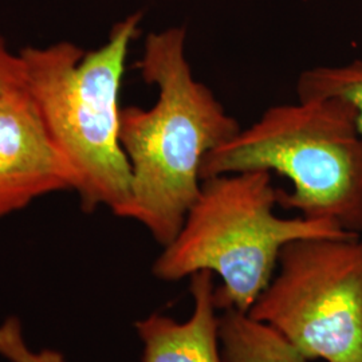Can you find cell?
I'll list each match as a JSON object with an SVG mask.
<instances>
[{"label": "cell", "mask_w": 362, "mask_h": 362, "mask_svg": "<svg viewBox=\"0 0 362 362\" xmlns=\"http://www.w3.org/2000/svg\"><path fill=\"white\" fill-rule=\"evenodd\" d=\"M185 42V27L146 37L136 66L157 88V101L151 109L121 110L119 139L132 184L119 218L143 224L163 247L176 238L199 197L204 157L242 129L214 91L194 77Z\"/></svg>", "instance_id": "cell-1"}, {"label": "cell", "mask_w": 362, "mask_h": 362, "mask_svg": "<svg viewBox=\"0 0 362 362\" xmlns=\"http://www.w3.org/2000/svg\"><path fill=\"white\" fill-rule=\"evenodd\" d=\"M141 19L137 13L117 23L107 42L90 52L71 42L19 52L23 86L73 172V191L85 212L107 207L119 218L129 203L132 173L119 139V94Z\"/></svg>", "instance_id": "cell-2"}, {"label": "cell", "mask_w": 362, "mask_h": 362, "mask_svg": "<svg viewBox=\"0 0 362 362\" xmlns=\"http://www.w3.org/2000/svg\"><path fill=\"white\" fill-rule=\"evenodd\" d=\"M247 170L291 181V192L278 189V206L362 233V136L348 101L318 97L272 106L211 151L200 175L204 180Z\"/></svg>", "instance_id": "cell-3"}, {"label": "cell", "mask_w": 362, "mask_h": 362, "mask_svg": "<svg viewBox=\"0 0 362 362\" xmlns=\"http://www.w3.org/2000/svg\"><path fill=\"white\" fill-rule=\"evenodd\" d=\"M278 188L267 170L219 175L202 182L176 238L156 259L152 272L167 282L194 272L218 274L214 293L218 310L248 313L270 285L282 248L303 238H348L327 220L279 218Z\"/></svg>", "instance_id": "cell-4"}, {"label": "cell", "mask_w": 362, "mask_h": 362, "mask_svg": "<svg viewBox=\"0 0 362 362\" xmlns=\"http://www.w3.org/2000/svg\"><path fill=\"white\" fill-rule=\"evenodd\" d=\"M279 272L248 315L308 360L362 362V240L303 238L287 243Z\"/></svg>", "instance_id": "cell-5"}, {"label": "cell", "mask_w": 362, "mask_h": 362, "mask_svg": "<svg viewBox=\"0 0 362 362\" xmlns=\"http://www.w3.org/2000/svg\"><path fill=\"white\" fill-rule=\"evenodd\" d=\"M73 187V172L25 86L0 97V218Z\"/></svg>", "instance_id": "cell-6"}, {"label": "cell", "mask_w": 362, "mask_h": 362, "mask_svg": "<svg viewBox=\"0 0 362 362\" xmlns=\"http://www.w3.org/2000/svg\"><path fill=\"white\" fill-rule=\"evenodd\" d=\"M191 278L194 310L185 322L152 314L136 322L143 342V362H224L219 348V318L214 299V272Z\"/></svg>", "instance_id": "cell-7"}, {"label": "cell", "mask_w": 362, "mask_h": 362, "mask_svg": "<svg viewBox=\"0 0 362 362\" xmlns=\"http://www.w3.org/2000/svg\"><path fill=\"white\" fill-rule=\"evenodd\" d=\"M219 338L224 362H308L269 325L235 309L220 315Z\"/></svg>", "instance_id": "cell-8"}, {"label": "cell", "mask_w": 362, "mask_h": 362, "mask_svg": "<svg viewBox=\"0 0 362 362\" xmlns=\"http://www.w3.org/2000/svg\"><path fill=\"white\" fill-rule=\"evenodd\" d=\"M297 94L298 100L337 97L348 101L356 109V122L362 136V59L302 71L298 78Z\"/></svg>", "instance_id": "cell-9"}, {"label": "cell", "mask_w": 362, "mask_h": 362, "mask_svg": "<svg viewBox=\"0 0 362 362\" xmlns=\"http://www.w3.org/2000/svg\"><path fill=\"white\" fill-rule=\"evenodd\" d=\"M0 356L8 362H66L57 350L30 349L22 322L15 317L0 324Z\"/></svg>", "instance_id": "cell-10"}, {"label": "cell", "mask_w": 362, "mask_h": 362, "mask_svg": "<svg viewBox=\"0 0 362 362\" xmlns=\"http://www.w3.org/2000/svg\"><path fill=\"white\" fill-rule=\"evenodd\" d=\"M23 86V62L19 52H13L0 37V97Z\"/></svg>", "instance_id": "cell-11"}]
</instances>
